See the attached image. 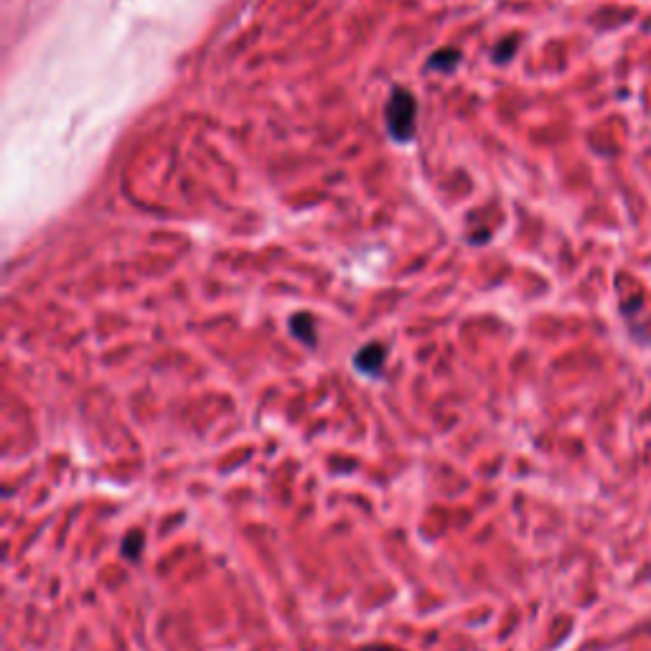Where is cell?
I'll list each match as a JSON object with an SVG mask.
<instances>
[{
	"mask_svg": "<svg viewBox=\"0 0 651 651\" xmlns=\"http://www.w3.org/2000/svg\"><path fill=\"white\" fill-rule=\"evenodd\" d=\"M384 364H387V351L379 341H369V344L359 346L357 354H354V369L364 377H382Z\"/></svg>",
	"mask_w": 651,
	"mask_h": 651,
	"instance_id": "cell-2",
	"label": "cell"
},
{
	"mask_svg": "<svg viewBox=\"0 0 651 651\" xmlns=\"http://www.w3.org/2000/svg\"><path fill=\"white\" fill-rule=\"evenodd\" d=\"M384 120H387V133L395 143H410L418 133V102L410 90L395 87L387 100V110H384Z\"/></svg>",
	"mask_w": 651,
	"mask_h": 651,
	"instance_id": "cell-1",
	"label": "cell"
},
{
	"mask_svg": "<svg viewBox=\"0 0 651 651\" xmlns=\"http://www.w3.org/2000/svg\"><path fill=\"white\" fill-rule=\"evenodd\" d=\"M517 49H519L517 39H504L499 46H496L494 54H491V56H494L496 64H507V62H512L514 54H517Z\"/></svg>",
	"mask_w": 651,
	"mask_h": 651,
	"instance_id": "cell-6",
	"label": "cell"
},
{
	"mask_svg": "<svg viewBox=\"0 0 651 651\" xmlns=\"http://www.w3.org/2000/svg\"><path fill=\"white\" fill-rule=\"evenodd\" d=\"M364 651H400V649H395V646H384V644H374V646H367V649Z\"/></svg>",
	"mask_w": 651,
	"mask_h": 651,
	"instance_id": "cell-7",
	"label": "cell"
},
{
	"mask_svg": "<svg viewBox=\"0 0 651 651\" xmlns=\"http://www.w3.org/2000/svg\"><path fill=\"white\" fill-rule=\"evenodd\" d=\"M288 329L293 334V339H298L301 344L311 346V349L318 344V321L313 313H295L290 318Z\"/></svg>",
	"mask_w": 651,
	"mask_h": 651,
	"instance_id": "cell-3",
	"label": "cell"
},
{
	"mask_svg": "<svg viewBox=\"0 0 651 651\" xmlns=\"http://www.w3.org/2000/svg\"><path fill=\"white\" fill-rule=\"evenodd\" d=\"M143 532H138V529H130L128 535H125L123 540V557L128 562H138L140 552H143Z\"/></svg>",
	"mask_w": 651,
	"mask_h": 651,
	"instance_id": "cell-5",
	"label": "cell"
},
{
	"mask_svg": "<svg viewBox=\"0 0 651 651\" xmlns=\"http://www.w3.org/2000/svg\"><path fill=\"white\" fill-rule=\"evenodd\" d=\"M458 62H461V51L453 49V46H446V49L435 51L433 56L428 59V69L430 72H453V69L458 67Z\"/></svg>",
	"mask_w": 651,
	"mask_h": 651,
	"instance_id": "cell-4",
	"label": "cell"
}]
</instances>
